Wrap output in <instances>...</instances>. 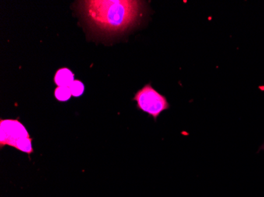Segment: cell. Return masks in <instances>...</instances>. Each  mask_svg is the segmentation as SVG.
<instances>
[{
  "label": "cell",
  "mask_w": 264,
  "mask_h": 197,
  "mask_svg": "<svg viewBox=\"0 0 264 197\" xmlns=\"http://www.w3.org/2000/svg\"><path fill=\"white\" fill-rule=\"evenodd\" d=\"M54 94L57 100L61 102L68 101L72 96L69 87H57Z\"/></svg>",
  "instance_id": "5b68a950"
},
{
  "label": "cell",
  "mask_w": 264,
  "mask_h": 197,
  "mask_svg": "<svg viewBox=\"0 0 264 197\" xmlns=\"http://www.w3.org/2000/svg\"><path fill=\"white\" fill-rule=\"evenodd\" d=\"M133 100L137 102V107L139 110L147 113L154 120H157L164 110L170 108L166 98L155 90L150 84L145 85L142 89L138 91Z\"/></svg>",
  "instance_id": "3957f363"
},
{
  "label": "cell",
  "mask_w": 264,
  "mask_h": 197,
  "mask_svg": "<svg viewBox=\"0 0 264 197\" xmlns=\"http://www.w3.org/2000/svg\"><path fill=\"white\" fill-rule=\"evenodd\" d=\"M70 90H71V94L75 97H79L83 94L85 87H84L83 83L80 81L75 80L73 83L70 85Z\"/></svg>",
  "instance_id": "8992f818"
},
{
  "label": "cell",
  "mask_w": 264,
  "mask_h": 197,
  "mask_svg": "<svg viewBox=\"0 0 264 197\" xmlns=\"http://www.w3.org/2000/svg\"><path fill=\"white\" fill-rule=\"evenodd\" d=\"M83 15L92 26L105 33H118L132 27L141 15L138 1L94 0L82 2Z\"/></svg>",
  "instance_id": "6da1fadb"
},
{
  "label": "cell",
  "mask_w": 264,
  "mask_h": 197,
  "mask_svg": "<svg viewBox=\"0 0 264 197\" xmlns=\"http://www.w3.org/2000/svg\"><path fill=\"white\" fill-rule=\"evenodd\" d=\"M13 147L25 153H33L32 138L23 124L18 119L0 121V147Z\"/></svg>",
  "instance_id": "7a4b0ae2"
},
{
  "label": "cell",
  "mask_w": 264,
  "mask_h": 197,
  "mask_svg": "<svg viewBox=\"0 0 264 197\" xmlns=\"http://www.w3.org/2000/svg\"><path fill=\"white\" fill-rule=\"evenodd\" d=\"M75 81V75L68 68L58 70L54 77V82L58 87H70Z\"/></svg>",
  "instance_id": "277c9868"
},
{
  "label": "cell",
  "mask_w": 264,
  "mask_h": 197,
  "mask_svg": "<svg viewBox=\"0 0 264 197\" xmlns=\"http://www.w3.org/2000/svg\"><path fill=\"white\" fill-rule=\"evenodd\" d=\"M261 149H264V145H262V148H261Z\"/></svg>",
  "instance_id": "52a82bcc"
}]
</instances>
